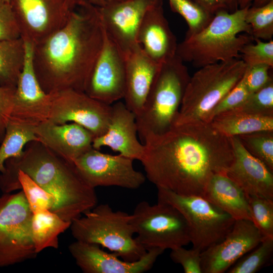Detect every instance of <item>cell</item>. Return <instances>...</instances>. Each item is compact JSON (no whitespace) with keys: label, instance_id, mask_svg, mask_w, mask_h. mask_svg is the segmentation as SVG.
Masks as SVG:
<instances>
[{"label":"cell","instance_id":"cell-1","mask_svg":"<svg viewBox=\"0 0 273 273\" xmlns=\"http://www.w3.org/2000/svg\"><path fill=\"white\" fill-rule=\"evenodd\" d=\"M144 145L146 178L179 195L203 197L211 178L225 173L234 159L231 138L204 121L174 126Z\"/></svg>","mask_w":273,"mask_h":273},{"label":"cell","instance_id":"cell-2","mask_svg":"<svg viewBox=\"0 0 273 273\" xmlns=\"http://www.w3.org/2000/svg\"><path fill=\"white\" fill-rule=\"evenodd\" d=\"M104 34L99 7L80 0L62 27L33 46V66L43 90L84 92Z\"/></svg>","mask_w":273,"mask_h":273},{"label":"cell","instance_id":"cell-3","mask_svg":"<svg viewBox=\"0 0 273 273\" xmlns=\"http://www.w3.org/2000/svg\"><path fill=\"white\" fill-rule=\"evenodd\" d=\"M19 170L53 195L56 204L51 211L71 222L97 205L95 189L81 177L75 165L57 155L39 141L28 143L22 153L8 159L0 174L3 193L13 192Z\"/></svg>","mask_w":273,"mask_h":273},{"label":"cell","instance_id":"cell-4","mask_svg":"<svg viewBox=\"0 0 273 273\" xmlns=\"http://www.w3.org/2000/svg\"><path fill=\"white\" fill-rule=\"evenodd\" d=\"M248 8L216 13L206 27L177 44L176 55L199 68L240 58L242 48L254 41L245 20Z\"/></svg>","mask_w":273,"mask_h":273},{"label":"cell","instance_id":"cell-5","mask_svg":"<svg viewBox=\"0 0 273 273\" xmlns=\"http://www.w3.org/2000/svg\"><path fill=\"white\" fill-rule=\"evenodd\" d=\"M190 77L187 66L176 55L161 64L135 116L138 134L143 145L173 126Z\"/></svg>","mask_w":273,"mask_h":273},{"label":"cell","instance_id":"cell-6","mask_svg":"<svg viewBox=\"0 0 273 273\" xmlns=\"http://www.w3.org/2000/svg\"><path fill=\"white\" fill-rule=\"evenodd\" d=\"M246 69L240 58L200 68L190 77L173 126L205 122L210 111L241 80Z\"/></svg>","mask_w":273,"mask_h":273},{"label":"cell","instance_id":"cell-7","mask_svg":"<svg viewBox=\"0 0 273 273\" xmlns=\"http://www.w3.org/2000/svg\"><path fill=\"white\" fill-rule=\"evenodd\" d=\"M83 214L70 226L76 240L101 246L126 261L138 260L147 252L133 237L131 214L114 211L109 204H102Z\"/></svg>","mask_w":273,"mask_h":273},{"label":"cell","instance_id":"cell-8","mask_svg":"<svg viewBox=\"0 0 273 273\" xmlns=\"http://www.w3.org/2000/svg\"><path fill=\"white\" fill-rule=\"evenodd\" d=\"M157 188L158 201L173 206L185 219L193 248L202 252L220 242L231 230L235 220L203 197Z\"/></svg>","mask_w":273,"mask_h":273},{"label":"cell","instance_id":"cell-9","mask_svg":"<svg viewBox=\"0 0 273 273\" xmlns=\"http://www.w3.org/2000/svg\"><path fill=\"white\" fill-rule=\"evenodd\" d=\"M131 222L137 241L147 250H164L184 247L190 243L188 225L180 212L166 203L154 205L139 202L131 214Z\"/></svg>","mask_w":273,"mask_h":273},{"label":"cell","instance_id":"cell-10","mask_svg":"<svg viewBox=\"0 0 273 273\" xmlns=\"http://www.w3.org/2000/svg\"><path fill=\"white\" fill-rule=\"evenodd\" d=\"M32 212L22 190L0 197V267L35 258Z\"/></svg>","mask_w":273,"mask_h":273},{"label":"cell","instance_id":"cell-11","mask_svg":"<svg viewBox=\"0 0 273 273\" xmlns=\"http://www.w3.org/2000/svg\"><path fill=\"white\" fill-rule=\"evenodd\" d=\"M80 0H11L24 41L33 46L62 27Z\"/></svg>","mask_w":273,"mask_h":273},{"label":"cell","instance_id":"cell-12","mask_svg":"<svg viewBox=\"0 0 273 273\" xmlns=\"http://www.w3.org/2000/svg\"><path fill=\"white\" fill-rule=\"evenodd\" d=\"M133 162L119 154L104 153L92 147L73 164L84 180L94 189L115 186L134 190L145 183L146 177L134 168Z\"/></svg>","mask_w":273,"mask_h":273},{"label":"cell","instance_id":"cell-13","mask_svg":"<svg viewBox=\"0 0 273 273\" xmlns=\"http://www.w3.org/2000/svg\"><path fill=\"white\" fill-rule=\"evenodd\" d=\"M24 42V61L16 84L9 120L35 127L49 120L52 97L43 90L36 77L33 63V44Z\"/></svg>","mask_w":273,"mask_h":273},{"label":"cell","instance_id":"cell-14","mask_svg":"<svg viewBox=\"0 0 273 273\" xmlns=\"http://www.w3.org/2000/svg\"><path fill=\"white\" fill-rule=\"evenodd\" d=\"M52 97L49 120L56 124L77 123L90 131L95 138L106 132L111 105L90 97L84 92L72 89L52 94Z\"/></svg>","mask_w":273,"mask_h":273},{"label":"cell","instance_id":"cell-15","mask_svg":"<svg viewBox=\"0 0 273 273\" xmlns=\"http://www.w3.org/2000/svg\"><path fill=\"white\" fill-rule=\"evenodd\" d=\"M125 87L124 55L105 31L102 47L87 79L84 92L99 101L111 105L123 99Z\"/></svg>","mask_w":273,"mask_h":273},{"label":"cell","instance_id":"cell-16","mask_svg":"<svg viewBox=\"0 0 273 273\" xmlns=\"http://www.w3.org/2000/svg\"><path fill=\"white\" fill-rule=\"evenodd\" d=\"M263 238L252 221L235 220L231 230L220 242L201 252L202 273L225 272Z\"/></svg>","mask_w":273,"mask_h":273},{"label":"cell","instance_id":"cell-17","mask_svg":"<svg viewBox=\"0 0 273 273\" xmlns=\"http://www.w3.org/2000/svg\"><path fill=\"white\" fill-rule=\"evenodd\" d=\"M157 0H113L99 7L105 32L123 55L139 46L138 30L149 8Z\"/></svg>","mask_w":273,"mask_h":273},{"label":"cell","instance_id":"cell-18","mask_svg":"<svg viewBox=\"0 0 273 273\" xmlns=\"http://www.w3.org/2000/svg\"><path fill=\"white\" fill-rule=\"evenodd\" d=\"M76 263L85 273H142L149 270L165 251L150 249L138 260L120 259L115 253L101 249L99 245L76 240L68 247Z\"/></svg>","mask_w":273,"mask_h":273},{"label":"cell","instance_id":"cell-19","mask_svg":"<svg viewBox=\"0 0 273 273\" xmlns=\"http://www.w3.org/2000/svg\"><path fill=\"white\" fill-rule=\"evenodd\" d=\"M135 115L125 104L117 101L111 105V113L106 132L93 140V148L108 147L112 150L133 160L140 161L145 146L137 138Z\"/></svg>","mask_w":273,"mask_h":273},{"label":"cell","instance_id":"cell-20","mask_svg":"<svg viewBox=\"0 0 273 273\" xmlns=\"http://www.w3.org/2000/svg\"><path fill=\"white\" fill-rule=\"evenodd\" d=\"M230 138L234 159L225 174L246 195L273 200V172L249 153L237 136Z\"/></svg>","mask_w":273,"mask_h":273},{"label":"cell","instance_id":"cell-21","mask_svg":"<svg viewBox=\"0 0 273 273\" xmlns=\"http://www.w3.org/2000/svg\"><path fill=\"white\" fill-rule=\"evenodd\" d=\"M137 42L143 51L158 64L176 56L178 43L164 16L162 0H157L146 12L138 30Z\"/></svg>","mask_w":273,"mask_h":273},{"label":"cell","instance_id":"cell-22","mask_svg":"<svg viewBox=\"0 0 273 273\" xmlns=\"http://www.w3.org/2000/svg\"><path fill=\"white\" fill-rule=\"evenodd\" d=\"M33 130L39 142L72 163L93 147L95 138L90 131L74 122L56 124L48 120Z\"/></svg>","mask_w":273,"mask_h":273},{"label":"cell","instance_id":"cell-23","mask_svg":"<svg viewBox=\"0 0 273 273\" xmlns=\"http://www.w3.org/2000/svg\"><path fill=\"white\" fill-rule=\"evenodd\" d=\"M126 106L135 116L141 110L161 64L149 57L139 46L124 55Z\"/></svg>","mask_w":273,"mask_h":273},{"label":"cell","instance_id":"cell-24","mask_svg":"<svg viewBox=\"0 0 273 273\" xmlns=\"http://www.w3.org/2000/svg\"><path fill=\"white\" fill-rule=\"evenodd\" d=\"M203 197L235 220L252 221L246 194L225 173L215 174L211 178Z\"/></svg>","mask_w":273,"mask_h":273},{"label":"cell","instance_id":"cell-25","mask_svg":"<svg viewBox=\"0 0 273 273\" xmlns=\"http://www.w3.org/2000/svg\"><path fill=\"white\" fill-rule=\"evenodd\" d=\"M217 131L231 138L262 131H273V116L234 110L221 113L210 122Z\"/></svg>","mask_w":273,"mask_h":273},{"label":"cell","instance_id":"cell-26","mask_svg":"<svg viewBox=\"0 0 273 273\" xmlns=\"http://www.w3.org/2000/svg\"><path fill=\"white\" fill-rule=\"evenodd\" d=\"M32 213L31 232L36 252L38 254L48 248H58V237L70 228L71 222L48 210Z\"/></svg>","mask_w":273,"mask_h":273},{"label":"cell","instance_id":"cell-27","mask_svg":"<svg viewBox=\"0 0 273 273\" xmlns=\"http://www.w3.org/2000/svg\"><path fill=\"white\" fill-rule=\"evenodd\" d=\"M25 42L20 38L0 41V86L16 87L25 58Z\"/></svg>","mask_w":273,"mask_h":273},{"label":"cell","instance_id":"cell-28","mask_svg":"<svg viewBox=\"0 0 273 273\" xmlns=\"http://www.w3.org/2000/svg\"><path fill=\"white\" fill-rule=\"evenodd\" d=\"M34 127L9 120L0 147V173L4 171L8 159L20 156L28 143L38 141Z\"/></svg>","mask_w":273,"mask_h":273},{"label":"cell","instance_id":"cell-29","mask_svg":"<svg viewBox=\"0 0 273 273\" xmlns=\"http://www.w3.org/2000/svg\"><path fill=\"white\" fill-rule=\"evenodd\" d=\"M22 190L32 213L42 210L52 211L56 204L55 197L38 185L22 171L17 172L13 191Z\"/></svg>","mask_w":273,"mask_h":273},{"label":"cell","instance_id":"cell-30","mask_svg":"<svg viewBox=\"0 0 273 273\" xmlns=\"http://www.w3.org/2000/svg\"><path fill=\"white\" fill-rule=\"evenodd\" d=\"M168 2L171 10L181 16L187 23L189 28L186 36L202 30L214 16L194 0H168Z\"/></svg>","mask_w":273,"mask_h":273},{"label":"cell","instance_id":"cell-31","mask_svg":"<svg viewBox=\"0 0 273 273\" xmlns=\"http://www.w3.org/2000/svg\"><path fill=\"white\" fill-rule=\"evenodd\" d=\"M249 252L233 264L227 272L255 273L260 270L267 265L272 256L273 237H264Z\"/></svg>","mask_w":273,"mask_h":273},{"label":"cell","instance_id":"cell-32","mask_svg":"<svg viewBox=\"0 0 273 273\" xmlns=\"http://www.w3.org/2000/svg\"><path fill=\"white\" fill-rule=\"evenodd\" d=\"M254 157L273 172V131H262L237 136Z\"/></svg>","mask_w":273,"mask_h":273},{"label":"cell","instance_id":"cell-33","mask_svg":"<svg viewBox=\"0 0 273 273\" xmlns=\"http://www.w3.org/2000/svg\"><path fill=\"white\" fill-rule=\"evenodd\" d=\"M245 20L251 28L253 38L265 40L272 39L273 36V1L260 6L249 7Z\"/></svg>","mask_w":273,"mask_h":273},{"label":"cell","instance_id":"cell-34","mask_svg":"<svg viewBox=\"0 0 273 273\" xmlns=\"http://www.w3.org/2000/svg\"><path fill=\"white\" fill-rule=\"evenodd\" d=\"M246 197L252 222L264 237H273V200L255 196Z\"/></svg>","mask_w":273,"mask_h":273},{"label":"cell","instance_id":"cell-35","mask_svg":"<svg viewBox=\"0 0 273 273\" xmlns=\"http://www.w3.org/2000/svg\"><path fill=\"white\" fill-rule=\"evenodd\" d=\"M254 115L273 116V80L251 94L238 107L232 110Z\"/></svg>","mask_w":273,"mask_h":273},{"label":"cell","instance_id":"cell-36","mask_svg":"<svg viewBox=\"0 0 273 273\" xmlns=\"http://www.w3.org/2000/svg\"><path fill=\"white\" fill-rule=\"evenodd\" d=\"M240 59L247 67L258 64L273 67V41H263L258 38L245 44L240 52Z\"/></svg>","mask_w":273,"mask_h":273},{"label":"cell","instance_id":"cell-37","mask_svg":"<svg viewBox=\"0 0 273 273\" xmlns=\"http://www.w3.org/2000/svg\"><path fill=\"white\" fill-rule=\"evenodd\" d=\"M250 94L243 77L238 84L210 111L205 122H210L216 116L238 107L247 100Z\"/></svg>","mask_w":273,"mask_h":273},{"label":"cell","instance_id":"cell-38","mask_svg":"<svg viewBox=\"0 0 273 273\" xmlns=\"http://www.w3.org/2000/svg\"><path fill=\"white\" fill-rule=\"evenodd\" d=\"M201 252L193 248L178 247L171 249L170 257L175 263L180 264L185 273H202Z\"/></svg>","mask_w":273,"mask_h":273},{"label":"cell","instance_id":"cell-39","mask_svg":"<svg viewBox=\"0 0 273 273\" xmlns=\"http://www.w3.org/2000/svg\"><path fill=\"white\" fill-rule=\"evenodd\" d=\"M20 37V29L10 3L0 2V41Z\"/></svg>","mask_w":273,"mask_h":273},{"label":"cell","instance_id":"cell-40","mask_svg":"<svg viewBox=\"0 0 273 273\" xmlns=\"http://www.w3.org/2000/svg\"><path fill=\"white\" fill-rule=\"evenodd\" d=\"M271 68H272L265 64L247 67L243 78L250 94L261 89L272 79L269 73V70Z\"/></svg>","mask_w":273,"mask_h":273},{"label":"cell","instance_id":"cell-41","mask_svg":"<svg viewBox=\"0 0 273 273\" xmlns=\"http://www.w3.org/2000/svg\"><path fill=\"white\" fill-rule=\"evenodd\" d=\"M16 87L0 86V143L3 141L13 107Z\"/></svg>","mask_w":273,"mask_h":273},{"label":"cell","instance_id":"cell-42","mask_svg":"<svg viewBox=\"0 0 273 273\" xmlns=\"http://www.w3.org/2000/svg\"><path fill=\"white\" fill-rule=\"evenodd\" d=\"M212 15L219 11L233 13L239 9V0H194Z\"/></svg>","mask_w":273,"mask_h":273},{"label":"cell","instance_id":"cell-43","mask_svg":"<svg viewBox=\"0 0 273 273\" xmlns=\"http://www.w3.org/2000/svg\"><path fill=\"white\" fill-rule=\"evenodd\" d=\"M273 0H239V9L251 6L260 7L264 6Z\"/></svg>","mask_w":273,"mask_h":273},{"label":"cell","instance_id":"cell-44","mask_svg":"<svg viewBox=\"0 0 273 273\" xmlns=\"http://www.w3.org/2000/svg\"><path fill=\"white\" fill-rule=\"evenodd\" d=\"M98 7H103L113 0H82Z\"/></svg>","mask_w":273,"mask_h":273},{"label":"cell","instance_id":"cell-45","mask_svg":"<svg viewBox=\"0 0 273 273\" xmlns=\"http://www.w3.org/2000/svg\"><path fill=\"white\" fill-rule=\"evenodd\" d=\"M11 0H0V2H9Z\"/></svg>","mask_w":273,"mask_h":273},{"label":"cell","instance_id":"cell-46","mask_svg":"<svg viewBox=\"0 0 273 273\" xmlns=\"http://www.w3.org/2000/svg\"><path fill=\"white\" fill-rule=\"evenodd\" d=\"M117 1H126V0H117Z\"/></svg>","mask_w":273,"mask_h":273}]
</instances>
